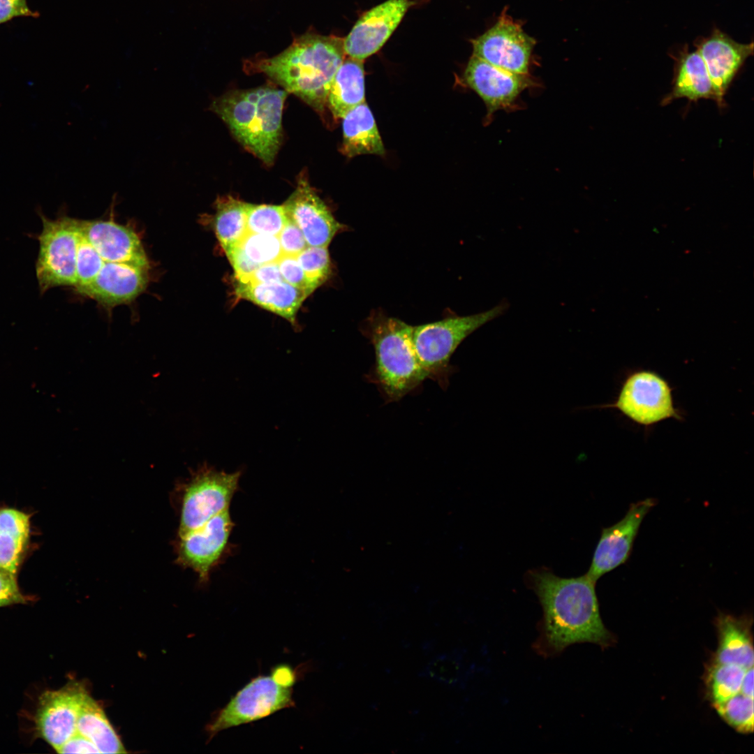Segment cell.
Masks as SVG:
<instances>
[{"label":"cell","instance_id":"44dd1931","mask_svg":"<svg viewBox=\"0 0 754 754\" xmlns=\"http://www.w3.org/2000/svg\"><path fill=\"white\" fill-rule=\"evenodd\" d=\"M342 119L341 151L344 155L353 157L360 154H385L374 117L365 102L349 110Z\"/></svg>","mask_w":754,"mask_h":754},{"label":"cell","instance_id":"3957f363","mask_svg":"<svg viewBox=\"0 0 754 754\" xmlns=\"http://www.w3.org/2000/svg\"><path fill=\"white\" fill-rule=\"evenodd\" d=\"M345 55L343 38L306 34L279 54L250 61L249 68L263 73L286 92L323 112L332 80Z\"/></svg>","mask_w":754,"mask_h":754},{"label":"cell","instance_id":"8fae6325","mask_svg":"<svg viewBox=\"0 0 754 754\" xmlns=\"http://www.w3.org/2000/svg\"><path fill=\"white\" fill-rule=\"evenodd\" d=\"M471 43L473 55L507 71L528 75L535 40L505 10L490 29Z\"/></svg>","mask_w":754,"mask_h":754},{"label":"cell","instance_id":"8d00e7d4","mask_svg":"<svg viewBox=\"0 0 754 754\" xmlns=\"http://www.w3.org/2000/svg\"><path fill=\"white\" fill-rule=\"evenodd\" d=\"M39 15L38 12L29 8L27 0H0V24L14 17H38Z\"/></svg>","mask_w":754,"mask_h":754},{"label":"cell","instance_id":"277c9868","mask_svg":"<svg viewBox=\"0 0 754 754\" xmlns=\"http://www.w3.org/2000/svg\"><path fill=\"white\" fill-rule=\"evenodd\" d=\"M287 96L272 85L232 90L210 108L236 140L267 165L273 163L282 140V114Z\"/></svg>","mask_w":754,"mask_h":754},{"label":"cell","instance_id":"30bf717a","mask_svg":"<svg viewBox=\"0 0 754 754\" xmlns=\"http://www.w3.org/2000/svg\"><path fill=\"white\" fill-rule=\"evenodd\" d=\"M241 473L240 471L228 473L205 466L192 476L184 491L179 537L229 508L238 489Z\"/></svg>","mask_w":754,"mask_h":754},{"label":"cell","instance_id":"836d02e7","mask_svg":"<svg viewBox=\"0 0 754 754\" xmlns=\"http://www.w3.org/2000/svg\"><path fill=\"white\" fill-rule=\"evenodd\" d=\"M457 664L451 654L443 653L432 659L424 668L425 677L445 685L456 682Z\"/></svg>","mask_w":754,"mask_h":754},{"label":"cell","instance_id":"4dcf8cb0","mask_svg":"<svg viewBox=\"0 0 754 754\" xmlns=\"http://www.w3.org/2000/svg\"><path fill=\"white\" fill-rule=\"evenodd\" d=\"M28 541L0 532V568L16 575Z\"/></svg>","mask_w":754,"mask_h":754},{"label":"cell","instance_id":"d4e9b609","mask_svg":"<svg viewBox=\"0 0 754 754\" xmlns=\"http://www.w3.org/2000/svg\"><path fill=\"white\" fill-rule=\"evenodd\" d=\"M248 206L249 203L230 195L216 200L214 228L225 253L237 246L247 233Z\"/></svg>","mask_w":754,"mask_h":754},{"label":"cell","instance_id":"ac0fdd59","mask_svg":"<svg viewBox=\"0 0 754 754\" xmlns=\"http://www.w3.org/2000/svg\"><path fill=\"white\" fill-rule=\"evenodd\" d=\"M411 5L409 0H387L364 13L343 39L346 55L362 61L378 52Z\"/></svg>","mask_w":754,"mask_h":754},{"label":"cell","instance_id":"52a82bcc","mask_svg":"<svg viewBox=\"0 0 754 754\" xmlns=\"http://www.w3.org/2000/svg\"><path fill=\"white\" fill-rule=\"evenodd\" d=\"M508 306V302H501L481 313L414 326V346L427 378L446 387L452 373L450 358L458 346L479 327L503 315Z\"/></svg>","mask_w":754,"mask_h":754},{"label":"cell","instance_id":"2e32d148","mask_svg":"<svg viewBox=\"0 0 754 754\" xmlns=\"http://www.w3.org/2000/svg\"><path fill=\"white\" fill-rule=\"evenodd\" d=\"M285 212L301 230L309 246L327 247L343 226L301 173L295 190L282 205Z\"/></svg>","mask_w":754,"mask_h":754},{"label":"cell","instance_id":"6da1fadb","mask_svg":"<svg viewBox=\"0 0 754 754\" xmlns=\"http://www.w3.org/2000/svg\"><path fill=\"white\" fill-rule=\"evenodd\" d=\"M526 580L542 608L540 635L533 644L537 653L554 656L577 643L611 644L613 637L600 617L596 582L586 574L563 578L540 568L528 571Z\"/></svg>","mask_w":754,"mask_h":754},{"label":"cell","instance_id":"7402d4cb","mask_svg":"<svg viewBox=\"0 0 754 754\" xmlns=\"http://www.w3.org/2000/svg\"><path fill=\"white\" fill-rule=\"evenodd\" d=\"M364 71L362 60L344 59L330 84L327 106L335 118L365 102Z\"/></svg>","mask_w":754,"mask_h":754},{"label":"cell","instance_id":"ab89813d","mask_svg":"<svg viewBox=\"0 0 754 754\" xmlns=\"http://www.w3.org/2000/svg\"><path fill=\"white\" fill-rule=\"evenodd\" d=\"M753 667L748 668L744 677L740 693L753 697Z\"/></svg>","mask_w":754,"mask_h":754},{"label":"cell","instance_id":"1f68e13d","mask_svg":"<svg viewBox=\"0 0 754 754\" xmlns=\"http://www.w3.org/2000/svg\"><path fill=\"white\" fill-rule=\"evenodd\" d=\"M0 532L8 533L28 541L30 532V516L13 508L1 509Z\"/></svg>","mask_w":754,"mask_h":754},{"label":"cell","instance_id":"d6986e66","mask_svg":"<svg viewBox=\"0 0 754 754\" xmlns=\"http://www.w3.org/2000/svg\"><path fill=\"white\" fill-rule=\"evenodd\" d=\"M671 91L662 100L665 105L681 98L697 102L700 99L715 101V94L706 66L695 51L685 45L675 55Z\"/></svg>","mask_w":754,"mask_h":754},{"label":"cell","instance_id":"d6a6232c","mask_svg":"<svg viewBox=\"0 0 754 754\" xmlns=\"http://www.w3.org/2000/svg\"><path fill=\"white\" fill-rule=\"evenodd\" d=\"M277 263L285 281L309 295L316 290L306 276L296 256L282 255Z\"/></svg>","mask_w":754,"mask_h":754},{"label":"cell","instance_id":"603a6c76","mask_svg":"<svg viewBox=\"0 0 754 754\" xmlns=\"http://www.w3.org/2000/svg\"><path fill=\"white\" fill-rule=\"evenodd\" d=\"M716 625L719 641L714 663L746 669L753 667V646L748 625L728 614L719 615Z\"/></svg>","mask_w":754,"mask_h":754},{"label":"cell","instance_id":"e0dca14e","mask_svg":"<svg viewBox=\"0 0 754 754\" xmlns=\"http://www.w3.org/2000/svg\"><path fill=\"white\" fill-rule=\"evenodd\" d=\"M464 80L485 103L488 118L513 107L519 95L533 84L529 75L507 71L474 55L465 68Z\"/></svg>","mask_w":754,"mask_h":754},{"label":"cell","instance_id":"9a60e30c","mask_svg":"<svg viewBox=\"0 0 754 754\" xmlns=\"http://www.w3.org/2000/svg\"><path fill=\"white\" fill-rule=\"evenodd\" d=\"M655 503L651 498L632 503L619 522L603 528L586 573L592 581L596 583L600 577L628 560L640 524Z\"/></svg>","mask_w":754,"mask_h":754},{"label":"cell","instance_id":"ffe728a7","mask_svg":"<svg viewBox=\"0 0 754 754\" xmlns=\"http://www.w3.org/2000/svg\"><path fill=\"white\" fill-rule=\"evenodd\" d=\"M235 295L274 313L295 325L296 314L309 295L285 281L264 283H235Z\"/></svg>","mask_w":754,"mask_h":754},{"label":"cell","instance_id":"f35d334b","mask_svg":"<svg viewBox=\"0 0 754 754\" xmlns=\"http://www.w3.org/2000/svg\"><path fill=\"white\" fill-rule=\"evenodd\" d=\"M281 281L284 280L277 262H274L260 265L242 283H264Z\"/></svg>","mask_w":754,"mask_h":754},{"label":"cell","instance_id":"9c48e42d","mask_svg":"<svg viewBox=\"0 0 754 754\" xmlns=\"http://www.w3.org/2000/svg\"><path fill=\"white\" fill-rule=\"evenodd\" d=\"M41 232L37 235L38 252L36 276L41 293L75 282L77 219L61 216L50 219L40 214Z\"/></svg>","mask_w":754,"mask_h":754},{"label":"cell","instance_id":"ba28073f","mask_svg":"<svg viewBox=\"0 0 754 754\" xmlns=\"http://www.w3.org/2000/svg\"><path fill=\"white\" fill-rule=\"evenodd\" d=\"M596 407L618 410L633 422L647 427L670 418L683 419L674 406L669 383L660 374L646 369L628 374L616 400Z\"/></svg>","mask_w":754,"mask_h":754},{"label":"cell","instance_id":"484cf974","mask_svg":"<svg viewBox=\"0 0 754 754\" xmlns=\"http://www.w3.org/2000/svg\"><path fill=\"white\" fill-rule=\"evenodd\" d=\"M747 670L734 665L713 664L707 682L709 695L714 705L740 693Z\"/></svg>","mask_w":754,"mask_h":754},{"label":"cell","instance_id":"5bb4252c","mask_svg":"<svg viewBox=\"0 0 754 754\" xmlns=\"http://www.w3.org/2000/svg\"><path fill=\"white\" fill-rule=\"evenodd\" d=\"M233 526L228 508L202 526L180 536L179 563L194 570L201 581H207L223 556Z\"/></svg>","mask_w":754,"mask_h":754},{"label":"cell","instance_id":"f1b7e54d","mask_svg":"<svg viewBox=\"0 0 754 754\" xmlns=\"http://www.w3.org/2000/svg\"><path fill=\"white\" fill-rule=\"evenodd\" d=\"M237 246L250 261L258 266L277 262L283 255L277 236L247 232Z\"/></svg>","mask_w":754,"mask_h":754},{"label":"cell","instance_id":"4fadbf2b","mask_svg":"<svg viewBox=\"0 0 754 754\" xmlns=\"http://www.w3.org/2000/svg\"><path fill=\"white\" fill-rule=\"evenodd\" d=\"M696 51L702 57L712 83L715 102L725 107L724 97L747 59L753 54V42L740 43L714 27L707 37L695 40Z\"/></svg>","mask_w":754,"mask_h":754},{"label":"cell","instance_id":"7a4b0ae2","mask_svg":"<svg viewBox=\"0 0 754 754\" xmlns=\"http://www.w3.org/2000/svg\"><path fill=\"white\" fill-rule=\"evenodd\" d=\"M150 268L134 263L126 247L96 220L77 219L73 287L78 293L106 306L129 302L145 289Z\"/></svg>","mask_w":754,"mask_h":754},{"label":"cell","instance_id":"83f0119b","mask_svg":"<svg viewBox=\"0 0 754 754\" xmlns=\"http://www.w3.org/2000/svg\"><path fill=\"white\" fill-rule=\"evenodd\" d=\"M714 707L720 716L737 732L753 731V697L739 693Z\"/></svg>","mask_w":754,"mask_h":754},{"label":"cell","instance_id":"74e56055","mask_svg":"<svg viewBox=\"0 0 754 754\" xmlns=\"http://www.w3.org/2000/svg\"><path fill=\"white\" fill-rule=\"evenodd\" d=\"M59 753H100L87 738L76 732L57 751Z\"/></svg>","mask_w":754,"mask_h":754},{"label":"cell","instance_id":"d590c367","mask_svg":"<svg viewBox=\"0 0 754 754\" xmlns=\"http://www.w3.org/2000/svg\"><path fill=\"white\" fill-rule=\"evenodd\" d=\"M30 600L20 591L16 575L0 568V607L27 604Z\"/></svg>","mask_w":754,"mask_h":754},{"label":"cell","instance_id":"cb8c5ba5","mask_svg":"<svg viewBox=\"0 0 754 754\" xmlns=\"http://www.w3.org/2000/svg\"><path fill=\"white\" fill-rule=\"evenodd\" d=\"M76 732L90 740L100 753H127L104 711L89 695L80 708Z\"/></svg>","mask_w":754,"mask_h":754},{"label":"cell","instance_id":"e575fe53","mask_svg":"<svg viewBox=\"0 0 754 754\" xmlns=\"http://www.w3.org/2000/svg\"><path fill=\"white\" fill-rule=\"evenodd\" d=\"M277 237L283 255L297 256L309 246L300 228L289 218Z\"/></svg>","mask_w":754,"mask_h":754},{"label":"cell","instance_id":"5b68a950","mask_svg":"<svg viewBox=\"0 0 754 754\" xmlns=\"http://www.w3.org/2000/svg\"><path fill=\"white\" fill-rule=\"evenodd\" d=\"M361 330L375 353L369 379L386 402L401 400L427 378L414 346V326L375 311L364 321Z\"/></svg>","mask_w":754,"mask_h":754},{"label":"cell","instance_id":"4316f807","mask_svg":"<svg viewBox=\"0 0 754 754\" xmlns=\"http://www.w3.org/2000/svg\"><path fill=\"white\" fill-rule=\"evenodd\" d=\"M287 219L283 205L249 203L247 232L278 236Z\"/></svg>","mask_w":754,"mask_h":754},{"label":"cell","instance_id":"f546056e","mask_svg":"<svg viewBox=\"0 0 754 754\" xmlns=\"http://www.w3.org/2000/svg\"><path fill=\"white\" fill-rule=\"evenodd\" d=\"M296 258L315 289L330 276L331 262L327 247L307 246Z\"/></svg>","mask_w":754,"mask_h":754},{"label":"cell","instance_id":"7c38bea8","mask_svg":"<svg viewBox=\"0 0 754 754\" xmlns=\"http://www.w3.org/2000/svg\"><path fill=\"white\" fill-rule=\"evenodd\" d=\"M87 695L82 683L72 681L40 696L34 717L36 731L55 751L76 733L80 710Z\"/></svg>","mask_w":754,"mask_h":754},{"label":"cell","instance_id":"8992f818","mask_svg":"<svg viewBox=\"0 0 754 754\" xmlns=\"http://www.w3.org/2000/svg\"><path fill=\"white\" fill-rule=\"evenodd\" d=\"M297 678L296 670L282 663L273 667L269 675H258L251 679L214 715L207 727L209 738L228 728L295 707L293 687Z\"/></svg>","mask_w":754,"mask_h":754}]
</instances>
